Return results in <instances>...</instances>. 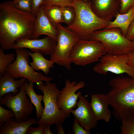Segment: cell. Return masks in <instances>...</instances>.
I'll return each instance as SVG.
<instances>
[{
  "label": "cell",
  "mask_w": 134,
  "mask_h": 134,
  "mask_svg": "<svg viewBox=\"0 0 134 134\" xmlns=\"http://www.w3.org/2000/svg\"><path fill=\"white\" fill-rule=\"evenodd\" d=\"M58 29L57 44L50 59L54 63L69 70L71 63L69 58L70 53L74 44L79 39L75 34L61 24L59 25Z\"/></svg>",
  "instance_id": "9"
},
{
  "label": "cell",
  "mask_w": 134,
  "mask_h": 134,
  "mask_svg": "<svg viewBox=\"0 0 134 134\" xmlns=\"http://www.w3.org/2000/svg\"><path fill=\"white\" fill-rule=\"evenodd\" d=\"M3 50L0 47V76L5 74L7 67L14 62L16 58V54L11 53L6 54Z\"/></svg>",
  "instance_id": "22"
},
{
  "label": "cell",
  "mask_w": 134,
  "mask_h": 134,
  "mask_svg": "<svg viewBox=\"0 0 134 134\" xmlns=\"http://www.w3.org/2000/svg\"><path fill=\"white\" fill-rule=\"evenodd\" d=\"M45 14L52 25L58 29L59 25L64 23L62 7L55 5H43Z\"/></svg>",
  "instance_id": "21"
},
{
  "label": "cell",
  "mask_w": 134,
  "mask_h": 134,
  "mask_svg": "<svg viewBox=\"0 0 134 134\" xmlns=\"http://www.w3.org/2000/svg\"><path fill=\"white\" fill-rule=\"evenodd\" d=\"M128 59L127 64L134 69V50L128 54Z\"/></svg>",
  "instance_id": "34"
},
{
  "label": "cell",
  "mask_w": 134,
  "mask_h": 134,
  "mask_svg": "<svg viewBox=\"0 0 134 134\" xmlns=\"http://www.w3.org/2000/svg\"><path fill=\"white\" fill-rule=\"evenodd\" d=\"M57 44L56 41L47 36L40 39H18L13 44L11 49L28 48L32 52H37L43 55L50 56L54 52Z\"/></svg>",
  "instance_id": "12"
},
{
  "label": "cell",
  "mask_w": 134,
  "mask_h": 134,
  "mask_svg": "<svg viewBox=\"0 0 134 134\" xmlns=\"http://www.w3.org/2000/svg\"><path fill=\"white\" fill-rule=\"evenodd\" d=\"M50 126L46 125L44 126L42 134H54L50 130Z\"/></svg>",
  "instance_id": "36"
},
{
  "label": "cell",
  "mask_w": 134,
  "mask_h": 134,
  "mask_svg": "<svg viewBox=\"0 0 134 134\" xmlns=\"http://www.w3.org/2000/svg\"><path fill=\"white\" fill-rule=\"evenodd\" d=\"M12 2L14 6L16 8L23 11L32 13V0H13Z\"/></svg>",
  "instance_id": "25"
},
{
  "label": "cell",
  "mask_w": 134,
  "mask_h": 134,
  "mask_svg": "<svg viewBox=\"0 0 134 134\" xmlns=\"http://www.w3.org/2000/svg\"><path fill=\"white\" fill-rule=\"evenodd\" d=\"M62 12L64 23L67 26L71 24L75 17V12L74 8L71 6L62 7Z\"/></svg>",
  "instance_id": "24"
},
{
  "label": "cell",
  "mask_w": 134,
  "mask_h": 134,
  "mask_svg": "<svg viewBox=\"0 0 134 134\" xmlns=\"http://www.w3.org/2000/svg\"><path fill=\"white\" fill-rule=\"evenodd\" d=\"M44 1V0H32V13L35 16L40 7L43 4Z\"/></svg>",
  "instance_id": "31"
},
{
  "label": "cell",
  "mask_w": 134,
  "mask_h": 134,
  "mask_svg": "<svg viewBox=\"0 0 134 134\" xmlns=\"http://www.w3.org/2000/svg\"><path fill=\"white\" fill-rule=\"evenodd\" d=\"M77 108L72 109L71 113L79 124L86 129L90 131L97 127L98 121L96 119L90 103L82 95L77 101Z\"/></svg>",
  "instance_id": "13"
},
{
  "label": "cell",
  "mask_w": 134,
  "mask_h": 134,
  "mask_svg": "<svg viewBox=\"0 0 134 134\" xmlns=\"http://www.w3.org/2000/svg\"><path fill=\"white\" fill-rule=\"evenodd\" d=\"M29 54L32 59V62L29 64L34 70L42 71L47 75L50 72V69L54 67V62L51 60H48L43 55L37 52H30Z\"/></svg>",
  "instance_id": "19"
},
{
  "label": "cell",
  "mask_w": 134,
  "mask_h": 134,
  "mask_svg": "<svg viewBox=\"0 0 134 134\" xmlns=\"http://www.w3.org/2000/svg\"><path fill=\"white\" fill-rule=\"evenodd\" d=\"M120 6L119 13L123 14L127 13L134 6V0H120Z\"/></svg>",
  "instance_id": "29"
},
{
  "label": "cell",
  "mask_w": 134,
  "mask_h": 134,
  "mask_svg": "<svg viewBox=\"0 0 134 134\" xmlns=\"http://www.w3.org/2000/svg\"><path fill=\"white\" fill-rule=\"evenodd\" d=\"M73 0L72 6L75 11V18L71 24L65 27L75 34L79 39L90 40L94 32L106 27L110 21L97 16L92 10L88 1Z\"/></svg>",
  "instance_id": "3"
},
{
  "label": "cell",
  "mask_w": 134,
  "mask_h": 134,
  "mask_svg": "<svg viewBox=\"0 0 134 134\" xmlns=\"http://www.w3.org/2000/svg\"><path fill=\"white\" fill-rule=\"evenodd\" d=\"M34 27L30 39H36L42 35H47L56 41L58 34V29L51 24L44 11L42 5L38 11Z\"/></svg>",
  "instance_id": "15"
},
{
  "label": "cell",
  "mask_w": 134,
  "mask_h": 134,
  "mask_svg": "<svg viewBox=\"0 0 134 134\" xmlns=\"http://www.w3.org/2000/svg\"><path fill=\"white\" fill-rule=\"evenodd\" d=\"M109 85L111 89L107 95L114 117L122 124L134 118V78L117 77Z\"/></svg>",
  "instance_id": "2"
},
{
  "label": "cell",
  "mask_w": 134,
  "mask_h": 134,
  "mask_svg": "<svg viewBox=\"0 0 134 134\" xmlns=\"http://www.w3.org/2000/svg\"><path fill=\"white\" fill-rule=\"evenodd\" d=\"M15 114L12 110H7L0 105V127L2 126L9 119L15 117Z\"/></svg>",
  "instance_id": "26"
},
{
  "label": "cell",
  "mask_w": 134,
  "mask_h": 134,
  "mask_svg": "<svg viewBox=\"0 0 134 134\" xmlns=\"http://www.w3.org/2000/svg\"><path fill=\"white\" fill-rule=\"evenodd\" d=\"M120 131L122 134H134V118L122 124Z\"/></svg>",
  "instance_id": "28"
},
{
  "label": "cell",
  "mask_w": 134,
  "mask_h": 134,
  "mask_svg": "<svg viewBox=\"0 0 134 134\" xmlns=\"http://www.w3.org/2000/svg\"><path fill=\"white\" fill-rule=\"evenodd\" d=\"M34 83L28 81L26 87L25 91L27 95L30 99L31 102L35 107L36 117L37 119L39 120L41 116L44 109V108L41 104V101L43 100V95H37L35 93L34 89Z\"/></svg>",
  "instance_id": "20"
},
{
  "label": "cell",
  "mask_w": 134,
  "mask_h": 134,
  "mask_svg": "<svg viewBox=\"0 0 134 134\" xmlns=\"http://www.w3.org/2000/svg\"><path fill=\"white\" fill-rule=\"evenodd\" d=\"M85 85V83L83 81L77 83L74 81L66 80L64 87L58 96L57 103L58 107L67 117L70 116L71 110L77 107V100L82 95L81 91L76 93V92Z\"/></svg>",
  "instance_id": "11"
},
{
  "label": "cell",
  "mask_w": 134,
  "mask_h": 134,
  "mask_svg": "<svg viewBox=\"0 0 134 134\" xmlns=\"http://www.w3.org/2000/svg\"><path fill=\"white\" fill-rule=\"evenodd\" d=\"M73 0H44L43 5H55L61 7L72 6Z\"/></svg>",
  "instance_id": "27"
},
{
  "label": "cell",
  "mask_w": 134,
  "mask_h": 134,
  "mask_svg": "<svg viewBox=\"0 0 134 134\" xmlns=\"http://www.w3.org/2000/svg\"><path fill=\"white\" fill-rule=\"evenodd\" d=\"M134 19V6L126 13L121 14L118 13L115 19L113 21H110L105 28H118L121 30L122 34L126 37L128 27Z\"/></svg>",
  "instance_id": "18"
},
{
  "label": "cell",
  "mask_w": 134,
  "mask_h": 134,
  "mask_svg": "<svg viewBox=\"0 0 134 134\" xmlns=\"http://www.w3.org/2000/svg\"><path fill=\"white\" fill-rule=\"evenodd\" d=\"M90 104L97 121L102 120L107 122L109 121L112 113L108 108L110 103L107 95L100 94L92 95Z\"/></svg>",
  "instance_id": "16"
},
{
  "label": "cell",
  "mask_w": 134,
  "mask_h": 134,
  "mask_svg": "<svg viewBox=\"0 0 134 134\" xmlns=\"http://www.w3.org/2000/svg\"><path fill=\"white\" fill-rule=\"evenodd\" d=\"M132 40L134 42V38Z\"/></svg>",
  "instance_id": "38"
},
{
  "label": "cell",
  "mask_w": 134,
  "mask_h": 134,
  "mask_svg": "<svg viewBox=\"0 0 134 134\" xmlns=\"http://www.w3.org/2000/svg\"><path fill=\"white\" fill-rule=\"evenodd\" d=\"M37 119L29 117L25 121H17L11 118L0 127V134H26L30 126L36 124Z\"/></svg>",
  "instance_id": "17"
},
{
  "label": "cell",
  "mask_w": 134,
  "mask_h": 134,
  "mask_svg": "<svg viewBox=\"0 0 134 134\" xmlns=\"http://www.w3.org/2000/svg\"><path fill=\"white\" fill-rule=\"evenodd\" d=\"M91 39L100 41L106 53L114 55L128 54L134 50V42L122 34L118 28H104L95 31Z\"/></svg>",
  "instance_id": "5"
},
{
  "label": "cell",
  "mask_w": 134,
  "mask_h": 134,
  "mask_svg": "<svg viewBox=\"0 0 134 134\" xmlns=\"http://www.w3.org/2000/svg\"><path fill=\"white\" fill-rule=\"evenodd\" d=\"M62 124L58 123L56 124V128L58 134H65V131L62 126Z\"/></svg>",
  "instance_id": "35"
},
{
  "label": "cell",
  "mask_w": 134,
  "mask_h": 134,
  "mask_svg": "<svg viewBox=\"0 0 134 134\" xmlns=\"http://www.w3.org/2000/svg\"><path fill=\"white\" fill-rule=\"evenodd\" d=\"M44 126L39 125L36 127L30 126L28 128L26 134H42Z\"/></svg>",
  "instance_id": "32"
},
{
  "label": "cell",
  "mask_w": 134,
  "mask_h": 134,
  "mask_svg": "<svg viewBox=\"0 0 134 134\" xmlns=\"http://www.w3.org/2000/svg\"><path fill=\"white\" fill-rule=\"evenodd\" d=\"M106 53L104 46L100 41L91 39H79L72 49L69 58L71 63L84 66L98 62L100 58Z\"/></svg>",
  "instance_id": "7"
},
{
  "label": "cell",
  "mask_w": 134,
  "mask_h": 134,
  "mask_svg": "<svg viewBox=\"0 0 134 134\" xmlns=\"http://www.w3.org/2000/svg\"><path fill=\"white\" fill-rule=\"evenodd\" d=\"M36 17L32 13L20 10L12 1L0 3V44L4 50L11 49L13 44L20 38L30 39Z\"/></svg>",
  "instance_id": "1"
},
{
  "label": "cell",
  "mask_w": 134,
  "mask_h": 134,
  "mask_svg": "<svg viewBox=\"0 0 134 134\" xmlns=\"http://www.w3.org/2000/svg\"><path fill=\"white\" fill-rule=\"evenodd\" d=\"M82 0V1H84V2H87V1L89 0Z\"/></svg>",
  "instance_id": "37"
},
{
  "label": "cell",
  "mask_w": 134,
  "mask_h": 134,
  "mask_svg": "<svg viewBox=\"0 0 134 134\" xmlns=\"http://www.w3.org/2000/svg\"><path fill=\"white\" fill-rule=\"evenodd\" d=\"M126 37L131 40L134 38V19L128 27Z\"/></svg>",
  "instance_id": "33"
},
{
  "label": "cell",
  "mask_w": 134,
  "mask_h": 134,
  "mask_svg": "<svg viewBox=\"0 0 134 134\" xmlns=\"http://www.w3.org/2000/svg\"><path fill=\"white\" fill-rule=\"evenodd\" d=\"M16 54L15 60L8 65L6 68V73L9 76L15 79L23 77L29 81L38 84L43 81L50 82L51 77L44 76L41 72L35 71L29 64L30 51L25 48L15 49Z\"/></svg>",
  "instance_id": "6"
},
{
  "label": "cell",
  "mask_w": 134,
  "mask_h": 134,
  "mask_svg": "<svg viewBox=\"0 0 134 134\" xmlns=\"http://www.w3.org/2000/svg\"><path fill=\"white\" fill-rule=\"evenodd\" d=\"M93 12L100 18L107 21L116 17L120 8V0H89Z\"/></svg>",
  "instance_id": "14"
},
{
  "label": "cell",
  "mask_w": 134,
  "mask_h": 134,
  "mask_svg": "<svg viewBox=\"0 0 134 134\" xmlns=\"http://www.w3.org/2000/svg\"><path fill=\"white\" fill-rule=\"evenodd\" d=\"M72 131L74 134H90V131L88 130L80 125L74 119L72 127Z\"/></svg>",
  "instance_id": "30"
},
{
  "label": "cell",
  "mask_w": 134,
  "mask_h": 134,
  "mask_svg": "<svg viewBox=\"0 0 134 134\" xmlns=\"http://www.w3.org/2000/svg\"><path fill=\"white\" fill-rule=\"evenodd\" d=\"M128 54L106 53L100 58L93 69L96 73L104 75L108 72L116 74L126 73L134 78V69L128 65Z\"/></svg>",
  "instance_id": "10"
},
{
  "label": "cell",
  "mask_w": 134,
  "mask_h": 134,
  "mask_svg": "<svg viewBox=\"0 0 134 134\" xmlns=\"http://www.w3.org/2000/svg\"><path fill=\"white\" fill-rule=\"evenodd\" d=\"M37 88L41 91L43 95L44 107L42 114L36 124L43 126L63 124L67 116L58 107L57 103L60 91L56 85L50 82H42L37 85Z\"/></svg>",
  "instance_id": "4"
},
{
  "label": "cell",
  "mask_w": 134,
  "mask_h": 134,
  "mask_svg": "<svg viewBox=\"0 0 134 134\" xmlns=\"http://www.w3.org/2000/svg\"><path fill=\"white\" fill-rule=\"evenodd\" d=\"M23 77L15 80L14 78L9 76L6 73L3 76H0V93L6 88L11 87L20 82Z\"/></svg>",
  "instance_id": "23"
},
{
  "label": "cell",
  "mask_w": 134,
  "mask_h": 134,
  "mask_svg": "<svg viewBox=\"0 0 134 134\" xmlns=\"http://www.w3.org/2000/svg\"><path fill=\"white\" fill-rule=\"evenodd\" d=\"M27 80L19 87L20 91L15 96L12 92L5 94L0 99V105H4L15 114V120L17 121H26L32 113L34 105L26 95L25 88Z\"/></svg>",
  "instance_id": "8"
}]
</instances>
